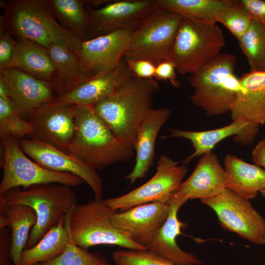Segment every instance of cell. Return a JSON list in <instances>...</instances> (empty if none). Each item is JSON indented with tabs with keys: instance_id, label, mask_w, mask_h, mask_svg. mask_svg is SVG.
Listing matches in <instances>:
<instances>
[{
	"instance_id": "8d00e7d4",
	"label": "cell",
	"mask_w": 265,
	"mask_h": 265,
	"mask_svg": "<svg viewBox=\"0 0 265 265\" xmlns=\"http://www.w3.org/2000/svg\"><path fill=\"white\" fill-rule=\"evenodd\" d=\"M124 59L128 69L134 76L144 79H154L156 65L153 63L144 59Z\"/></svg>"
},
{
	"instance_id": "4fadbf2b",
	"label": "cell",
	"mask_w": 265,
	"mask_h": 265,
	"mask_svg": "<svg viewBox=\"0 0 265 265\" xmlns=\"http://www.w3.org/2000/svg\"><path fill=\"white\" fill-rule=\"evenodd\" d=\"M19 142L22 150L34 161L47 169L80 177L91 187L95 199L102 200V180L95 169L70 154L45 143L26 138Z\"/></svg>"
},
{
	"instance_id": "9c48e42d",
	"label": "cell",
	"mask_w": 265,
	"mask_h": 265,
	"mask_svg": "<svg viewBox=\"0 0 265 265\" xmlns=\"http://www.w3.org/2000/svg\"><path fill=\"white\" fill-rule=\"evenodd\" d=\"M183 17L157 9L132 31L124 58L148 60L156 65L170 60Z\"/></svg>"
},
{
	"instance_id": "ab89813d",
	"label": "cell",
	"mask_w": 265,
	"mask_h": 265,
	"mask_svg": "<svg viewBox=\"0 0 265 265\" xmlns=\"http://www.w3.org/2000/svg\"><path fill=\"white\" fill-rule=\"evenodd\" d=\"M11 231L0 228V265H13L10 254Z\"/></svg>"
},
{
	"instance_id": "cb8c5ba5",
	"label": "cell",
	"mask_w": 265,
	"mask_h": 265,
	"mask_svg": "<svg viewBox=\"0 0 265 265\" xmlns=\"http://www.w3.org/2000/svg\"><path fill=\"white\" fill-rule=\"evenodd\" d=\"M171 111L166 107L153 109L140 126L135 138V164L132 170L125 177L133 184L145 177L152 165L156 138L162 126L169 119Z\"/></svg>"
},
{
	"instance_id": "8fae6325",
	"label": "cell",
	"mask_w": 265,
	"mask_h": 265,
	"mask_svg": "<svg viewBox=\"0 0 265 265\" xmlns=\"http://www.w3.org/2000/svg\"><path fill=\"white\" fill-rule=\"evenodd\" d=\"M201 201L214 211L223 228L253 243L265 244V220L249 200L226 188L215 196Z\"/></svg>"
},
{
	"instance_id": "60d3db41",
	"label": "cell",
	"mask_w": 265,
	"mask_h": 265,
	"mask_svg": "<svg viewBox=\"0 0 265 265\" xmlns=\"http://www.w3.org/2000/svg\"><path fill=\"white\" fill-rule=\"evenodd\" d=\"M251 156L255 164L265 169V138L260 140L254 147Z\"/></svg>"
},
{
	"instance_id": "83f0119b",
	"label": "cell",
	"mask_w": 265,
	"mask_h": 265,
	"mask_svg": "<svg viewBox=\"0 0 265 265\" xmlns=\"http://www.w3.org/2000/svg\"><path fill=\"white\" fill-rule=\"evenodd\" d=\"M65 216L34 246L22 252L18 265H36L51 261L65 249L69 238Z\"/></svg>"
},
{
	"instance_id": "7a4b0ae2",
	"label": "cell",
	"mask_w": 265,
	"mask_h": 265,
	"mask_svg": "<svg viewBox=\"0 0 265 265\" xmlns=\"http://www.w3.org/2000/svg\"><path fill=\"white\" fill-rule=\"evenodd\" d=\"M74 113L76 128L71 155L96 170L134 156V149L113 133L92 106H74Z\"/></svg>"
},
{
	"instance_id": "30bf717a",
	"label": "cell",
	"mask_w": 265,
	"mask_h": 265,
	"mask_svg": "<svg viewBox=\"0 0 265 265\" xmlns=\"http://www.w3.org/2000/svg\"><path fill=\"white\" fill-rule=\"evenodd\" d=\"M187 171L186 166L178 165L177 162L162 155L155 174L148 181L123 195L104 201L117 212L152 202L167 204L171 195L179 190Z\"/></svg>"
},
{
	"instance_id": "e575fe53",
	"label": "cell",
	"mask_w": 265,
	"mask_h": 265,
	"mask_svg": "<svg viewBox=\"0 0 265 265\" xmlns=\"http://www.w3.org/2000/svg\"><path fill=\"white\" fill-rule=\"evenodd\" d=\"M112 257L116 265H176L149 250H118Z\"/></svg>"
},
{
	"instance_id": "3957f363",
	"label": "cell",
	"mask_w": 265,
	"mask_h": 265,
	"mask_svg": "<svg viewBox=\"0 0 265 265\" xmlns=\"http://www.w3.org/2000/svg\"><path fill=\"white\" fill-rule=\"evenodd\" d=\"M3 6L0 21L16 39L30 40L46 49L58 43L78 53L82 41L59 24L49 0H12Z\"/></svg>"
},
{
	"instance_id": "ba28073f",
	"label": "cell",
	"mask_w": 265,
	"mask_h": 265,
	"mask_svg": "<svg viewBox=\"0 0 265 265\" xmlns=\"http://www.w3.org/2000/svg\"><path fill=\"white\" fill-rule=\"evenodd\" d=\"M0 167L3 175L0 195L15 187L25 188L47 184L78 186L84 181L75 175L45 168L28 157L22 150L19 140L12 137L0 139Z\"/></svg>"
},
{
	"instance_id": "7402d4cb",
	"label": "cell",
	"mask_w": 265,
	"mask_h": 265,
	"mask_svg": "<svg viewBox=\"0 0 265 265\" xmlns=\"http://www.w3.org/2000/svg\"><path fill=\"white\" fill-rule=\"evenodd\" d=\"M54 65L49 81L56 97L65 94L96 75L86 68L78 53L67 47L52 43L47 49Z\"/></svg>"
},
{
	"instance_id": "484cf974",
	"label": "cell",
	"mask_w": 265,
	"mask_h": 265,
	"mask_svg": "<svg viewBox=\"0 0 265 265\" xmlns=\"http://www.w3.org/2000/svg\"><path fill=\"white\" fill-rule=\"evenodd\" d=\"M226 188L250 200L265 188V169L236 156L227 155L224 162Z\"/></svg>"
},
{
	"instance_id": "ffe728a7",
	"label": "cell",
	"mask_w": 265,
	"mask_h": 265,
	"mask_svg": "<svg viewBox=\"0 0 265 265\" xmlns=\"http://www.w3.org/2000/svg\"><path fill=\"white\" fill-rule=\"evenodd\" d=\"M259 125L240 119L219 128L203 131H189L168 129L169 136L182 137L189 140L194 147V152L186 158L184 164H187L193 158L201 157L212 151L214 147L221 141L231 136L234 140L245 145L251 143L259 132Z\"/></svg>"
},
{
	"instance_id": "ac0fdd59",
	"label": "cell",
	"mask_w": 265,
	"mask_h": 265,
	"mask_svg": "<svg viewBox=\"0 0 265 265\" xmlns=\"http://www.w3.org/2000/svg\"><path fill=\"white\" fill-rule=\"evenodd\" d=\"M132 32L119 30L82 41L78 53L81 61L96 75L114 68L124 57Z\"/></svg>"
},
{
	"instance_id": "5b68a950",
	"label": "cell",
	"mask_w": 265,
	"mask_h": 265,
	"mask_svg": "<svg viewBox=\"0 0 265 265\" xmlns=\"http://www.w3.org/2000/svg\"><path fill=\"white\" fill-rule=\"evenodd\" d=\"M115 211L104 200L77 203L65 215V224L76 244L85 249L102 244L117 245L127 249L148 250L121 232L112 224Z\"/></svg>"
},
{
	"instance_id": "7c38bea8",
	"label": "cell",
	"mask_w": 265,
	"mask_h": 265,
	"mask_svg": "<svg viewBox=\"0 0 265 265\" xmlns=\"http://www.w3.org/2000/svg\"><path fill=\"white\" fill-rule=\"evenodd\" d=\"M85 7L88 40L119 30L132 31L157 9L156 0H110L100 7Z\"/></svg>"
},
{
	"instance_id": "277c9868",
	"label": "cell",
	"mask_w": 265,
	"mask_h": 265,
	"mask_svg": "<svg viewBox=\"0 0 265 265\" xmlns=\"http://www.w3.org/2000/svg\"><path fill=\"white\" fill-rule=\"evenodd\" d=\"M237 57L232 53H220L195 73L188 82L194 92L190 100L208 116L230 112L240 80L235 73Z\"/></svg>"
},
{
	"instance_id": "603a6c76",
	"label": "cell",
	"mask_w": 265,
	"mask_h": 265,
	"mask_svg": "<svg viewBox=\"0 0 265 265\" xmlns=\"http://www.w3.org/2000/svg\"><path fill=\"white\" fill-rule=\"evenodd\" d=\"M240 88L231 109L233 121L243 119L265 124V71H253L239 78Z\"/></svg>"
},
{
	"instance_id": "836d02e7",
	"label": "cell",
	"mask_w": 265,
	"mask_h": 265,
	"mask_svg": "<svg viewBox=\"0 0 265 265\" xmlns=\"http://www.w3.org/2000/svg\"><path fill=\"white\" fill-rule=\"evenodd\" d=\"M215 20L223 25L237 39L247 31L252 22L239 0H233L230 5L218 11Z\"/></svg>"
},
{
	"instance_id": "2e32d148",
	"label": "cell",
	"mask_w": 265,
	"mask_h": 265,
	"mask_svg": "<svg viewBox=\"0 0 265 265\" xmlns=\"http://www.w3.org/2000/svg\"><path fill=\"white\" fill-rule=\"evenodd\" d=\"M133 75L123 58L114 68L96 75L74 89L55 98L53 106H94L111 95Z\"/></svg>"
},
{
	"instance_id": "74e56055",
	"label": "cell",
	"mask_w": 265,
	"mask_h": 265,
	"mask_svg": "<svg viewBox=\"0 0 265 265\" xmlns=\"http://www.w3.org/2000/svg\"><path fill=\"white\" fill-rule=\"evenodd\" d=\"M176 67L170 60L161 61L156 65L154 79L169 81L173 86L179 87L180 82L176 78Z\"/></svg>"
},
{
	"instance_id": "d590c367",
	"label": "cell",
	"mask_w": 265,
	"mask_h": 265,
	"mask_svg": "<svg viewBox=\"0 0 265 265\" xmlns=\"http://www.w3.org/2000/svg\"><path fill=\"white\" fill-rule=\"evenodd\" d=\"M16 43V39L0 21V70L6 67Z\"/></svg>"
},
{
	"instance_id": "e0dca14e",
	"label": "cell",
	"mask_w": 265,
	"mask_h": 265,
	"mask_svg": "<svg viewBox=\"0 0 265 265\" xmlns=\"http://www.w3.org/2000/svg\"><path fill=\"white\" fill-rule=\"evenodd\" d=\"M186 202L173 193L171 195L167 203L170 206L167 218L150 236L144 246L148 250L176 265H200L202 262L198 258L182 250L176 242L182 225L178 218L177 212Z\"/></svg>"
},
{
	"instance_id": "6da1fadb",
	"label": "cell",
	"mask_w": 265,
	"mask_h": 265,
	"mask_svg": "<svg viewBox=\"0 0 265 265\" xmlns=\"http://www.w3.org/2000/svg\"><path fill=\"white\" fill-rule=\"evenodd\" d=\"M159 90L154 79L132 75L111 95L93 106L113 133L134 150L138 130L153 109L154 97Z\"/></svg>"
},
{
	"instance_id": "9a60e30c",
	"label": "cell",
	"mask_w": 265,
	"mask_h": 265,
	"mask_svg": "<svg viewBox=\"0 0 265 265\" xmlns=\"http://www.w3.org/2000/svg\"><path fill=\"white\" fill-rule=\"evenodd\" d=\"M0 74L6 82L10 98L26 119L36 110L55 99L49 81L14 68L1 70Z\"/></svg>"
},
{
	"instance_id": "f546056e",
	"label": "cell",
	"mask_w": 265,
	"mask_h": 265,
	"mask_svg": "<svg viewBox=\"0 0 265 265\" xmlns=\"http://www.w3.org/2000/svg\"><path fill=\"white\" fill-rule=\"evenodd\" d=\"M59 24L82 41L88 40L89 18L84 0H49Z\"/></svg>"
},
{
	"instance_id": "44dd1931",
	"label": "cell",
	"mask_w": 265,
	"mask_h": 265,
	"mask_svg": "<svg viewBox=\"0 0 265 265\" xmlns=\"http://www.w3.org/2000/svg\"><path fill=\"white\" fill-rule=\"evenodd\" d=\"M225 183L224 168L217 155L211 151L201 156L192 173L174 194L186 201L210 198L223 192L226 189Z\"/></svg>"
},
{
	"instance_id": "7bdbcfd3",
	"label": "cell",
	"mask_w": 265,
	"mask_h": 265,
	"mask_svg": "<svg viewBox=\"0 0 265 265\" xmlns=\"http://www.w3.org/2000/svg\"><path fill=\"white\" fill-rule=\"evenodd\" d=\"M260 192L261 193L262 196L265 198V188L262 190Z\"/></svg>"
},
{
	"instance_id": "d6a6232c",
	"label": "cell",
	"mask_w": 265,
	"mask_h": 265,
	"mask_svg": "<svg viewBox=\"0 0 265 265\" xmlns=\"http://www.w3.org/2000/svg\"><path fill=\"white\" fill-rule=\"evenodd\" d=\"M36 265H111L100 254L91 252L75 243L70 237L64 251L53 259Z\"/></svg>"
},
{
	"instance_id": "4316f807",
	"label": "cell",
	"mask_w": 265,
	"mask_h": 265,
	"mask_svg": "<svg viewBox=\"0 0 265 265\" xmlns=\"http://www.w3.org/2000/svg\"><path fill=\"white\" fill-rule=\"evenodd\" d=\"M16 40L11 59L5 68H16L37 79L49 81L54 71V65L48 50L30 40Z\"/></svg>"
},
{
	"instance_id": "4dcf8cb0",
	"label": "cell",
	"mask_w": 265,
	"mask_h": 265,
	"mask_svg": "<svg viewBox=\"0 0 265 265\" xmlns=\"http://www.w3.org/2000/svg\"><path fill=\"white\" fill-rule=\"evenodd\" d=\"M33 132L29 121L19 111L9 97L0 96V138L17 140L29 136Z\"/></svg>"
},
{
	"instance_id": "b9f144b4",
	"label": "cell",
	"mask_w": 265,
	"mask_h": 265,
	"mask_svg": "<svg viewBox=\"0 0 265 265\" xmlns=\"http://www.w3.org/2000/svg\"><path fill=\"white\" fill-rule=\"evenodd\" d=\"M260 71H265V58Z\"/></svg>"
},
{
	"instance_id": "52a82bcc",
	"label": "cell",
	"mask_w": 265,
	"mask_h": 265,
	"mask_svg": "<svg viewBox=\"0 0 265 265\" xmlns=\"http://www.w3.org/2000/svg\"><path fill=\"white\" fill-rule=\"evenodd\" d=\"M225 39L216 24H201L182 18L170 60L181 74H193L221 52Z\"/></svg>"
},
{
	"instance_id": "f1b7e54d",
	"label": "cell",
	"mask_w": 265,
	"mask_h": 265,
	"mask_svg": "<svg viewBox=\"0 0 265 265\" xmlns=\"http://www.w3.org/2000/svg\"><path fill=\"white\" fill-rule=\"evenodd\" d=\"M229 0H156L158 9L177 13L194 22L216 23L215 14L221 9L230 5Z\"/></svg>"
},
{
	"instance_id": "f35d334b",
	"label": "cell",
	"mask_w": 265,
	"mask_h": 265,
	"mask_svg": "<svg viewBox=\"0 0 265 265\" xmlns=\"http://www.w3.org/2000/svg\"><path fill=\"white\" fill-rule=\"evenodd\" d=\"M239 2L251 20L259 23L265 28V0H241Z\"/></svg>"
},
{
	"instance_id": "8992f818",
	"label": "cell",
	"mask_w": 265,
	"mask_h": 265,
	"mask_svg": "<svg viewBox=\"0 0 265 265\" xmlns=\"http://www.w3.org/2000/svg\"><path fill=\"white\" fill-rule=\"evenodd\" d=\"M72 187L59 184H41L11 188L2 195L7 205L23 204L35 212L37 221L28 237L26 248L36 245L66 212L77 203Z\"/></svg>"
},
{
	"instance_id": "d6986e66",
	"label": "cell",
	"mask_w": 265,
	"mask_h": 265,
	"mask_svg": "<svg viewBox=\"0 0 265 265\" xmlns=\"http://www.w3.org/2000/svg\"><path fill=\"white\" fill-rule=\"evenodd\" d=\"M170 210L168 204L152 202L116 212L111 220L121 232L144 245L150 236L165 222Z\"/></svg>"
},
{
	"instance_id": "5bb4252c",
	"label": "cell",
	"mask_w": 265,
	"mask_h": 265,
	"mask_svg": "<svg viewBox=\"0 0 265 265\" xmlns=\"http://www.w3.org/2000/svg\"><path fill=\"white\" fill-rule=\"evenodd\" d=\"M27 119L33 128L29 138L69 153L76 128L74 106L48 104L36 110Z\"/></svg>"
},
{
	"instance_id": "d4e9b609",
	"label": "cell",
	"mask_w": 265,
	"mask_h": 265,
	"mask_svg": "<svg viewBox=\"0 0 265 265\" xmlns=\"http://www.w3.org/2000/svg\"><path fill=\"white\" fill-rule=\"evenodd\" d=\"M36 221L35 212L31 207L23 204L7 205L0 195V228L10 229V254L13 265H18Z\"/></svg>"
},
{
	"instance_id": "1f68e13d",
	"label": "cell",
	"mask_w": 265,
	"mask_h": 265,
	"mask_svg": "<svg viewBox=\"0 0 265 265\" xmlns=\"http://www.w3.org/2000/svg\"><path fill=\"white\" fill-rule=\"evenodd\" d=\"M238 40L250 71H260L265 58V28L252 20L248 29Z\"/></svg>"
}]
</instances>
